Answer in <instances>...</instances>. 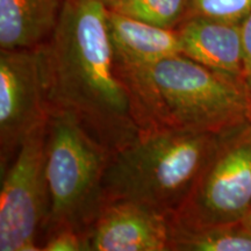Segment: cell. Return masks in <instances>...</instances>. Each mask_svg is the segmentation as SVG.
Listing matches in <instances>:
<instances>
[{
    "mask_svg": "<svg viewBox=\"0 0 251 251\" xmlns=\"http://www.w3.org/2000/svg\"><path fill=\"white\" fill-rule=\"evenodd\" d=\"M180 54L199 64L244 80L241 24L190 14L177 29Z\"/></svg>",
    "mask_w": 251,
    "mask_h": 251,
    "instance_id": "9",
    "label": "cell"
},
{
    "mask_svg": "<svg viewBox=\"0 0 251 251\" xmlns=\"http://www.w3.org/2000/svg\"><path fill=\"white\" fill-rule=\"evenodd\" d=\"M172 224L174 251H251V231L242 222L188 228Z\"/></svg>",
    "mask_w": 251,
    "mask_h": 251,
    "instance_id": "12",
    "label": "cell"
},
{
    "mask_svg": "<svg viewBox=\"0 0 251 251\" xmlns=\"http://www.w3.org/2000/svg\"><path fill=\"white\" fill-rule=\"evenodd\" d=\"M43 251H84L89 249L87 235L69 226H56L49 228Z\"/></svg>",
    "mask_w": 251,
    "mask_h": 251,
    "instance_id": "15",
    "label": "cell"
},
{
    "mask_svg": "<svg viewBox=\"0 0 251 251\" xmlns=\"http://www.w3.org/2000/svg\"><path fill=\"white\" fill-rule=\"evenodd\" d=\"M111 151L72 115L50 112L46 172L49 218L46 227L69 226L89 235L105 205L102 180Z\"/></svg>",
    "mask_w": 251,
    "mask_h": 251,
    "instance_id": "4",
    "label": "cell"
},
{
    "mask_svg": "<svg viewBox=\"0 0 251 251\" xmlns=\"http://www.w3.org/2000/svg\"><path fill=\"white\" fill-rule=\"evenodd\" d=\"M242 224L251 231V206H250L249 211H248V213H247V215L244 216V219L242 220Z\"/></svg>",
    "mask_w": 251,
    "mask_h": 251,
    "instance_id": "18",
    "label": "cell"
},
{
    "mask_svg": "<svg viewBox=\"0 0 251 251\" xmlns=\"http://www.w3.org/2000/svg\"><path fill=\"white\" fill-rule=\"evenodd\" d=\"M251 206V122L230 131L206 165L175 225L198 228L242 222Z\"/></svg>",
    "mask_w": 251,
    "mask_h": 251,
    "instance_id": "5",
    "label": "cell"
},
{
    "mask_svg": "<svg viewBox=\"0 0 251 251\" xmlns=\"http://www.w3.org/2000/svg\"><path fill=\"white\" fill-rule=\"evenodd\" d=\"M107 24L118 71L148 67L180 54L177 30L152 26L111 9Z\"/></svg>",
    "mask_w": 251,
    "mask_h": 251,
    "instance_id": "10",
    "label": "cell"
},
{
    "mask_svg": "<svg viewBox=\"0 0 251 251\" xmlns=\"http://www.w3.org/2000/svg\"><path fill=\"white\" fill-rule=\"evenodd\" d=\"M171 215L144 203L117 200L103 205L87 238L91 251H168Z\"/></svg>",
    "mask_w": 251,
    "mask_h": 251,
    "instance_id": "8",
    "label": "cell"
},
{
    "mask_svg": "<svg viewBox=\"0 0 251 251\" xmlns=\"http://www.w3.org/2000/svg\"><path fill=\"white\" fill-rule=\"evenodd\" d=\"M227 134L143 129L111 152L102 180L105 203L129 200L176 214Z\"/></svg>",
    "mask_w": 251,
    "mask_h": 251,
    "instance_id": "3",
    "label": "cell"
},
{
    "mask_svg": "<svg viewBox=\"0 0 251 251\" xmlns=\"http://www.w3.org/2000/svg\"><path fill=\"white\" fill-rule=\"evenodd\" d=\"M118 12L143 23L174 29L191 11V0H125L113 7Z\"/></svg>",
    "mask_w": 251,
    "mask_h": 251,
    "instance_id": "13",
    "label": "cell"
},
{
    "mask_svg": "<svg viewBox=\"0 0 251 251\" xmlns=\"http://www.w3.org/2000/svg\"><path fill=\"white\" fill-rule=\"evenodd\" d=\"M101 0H65L57 25L39 46L50 112L74 117L114 151L143 130L119 75Z\"/></svg>",
    "mask_w": 251,
    "mask_h": 251,
    "instance_id": "1",
    "label": "cell"
},
{
    "mask_svg": "<svg viewBox=\"0 0 251 251\" xmlns=\"http://www.w3.org/2000/svg\"><path fill=\"white\" fill-rule=\"evenodd\" d=\"M244 81H246V86H247L248 94H249V99H250V103H251V76L246 77Z\"/></svg>",
    "mask_w": 251,
    "mask_h": 251,
    "instance_id": "19",
    "label": "cell"
},
{
    "mask_svg": "<svg viewBox=\"0 0 251 251\" xmlns=\"http://www.w3.org/2000/svg\"><path fill=\"white\" fill-rule=\"evenodd\" d=\"M192 14L242 24L251 12V0H191Z\"/></svg>",
    "mask_w": 251,
    "mask_h": 251,
    "instance_id": "14",
    "label": "cell"
},
{
    "mask_svg": "<svg viewBox=\"0 0 251 251\" xmlns=\"http://www.w3.org/2000/svg\"><path fill=\"white\" fill-rule=\"evenodd\" d=\"M65 0H0V48L26 49L51 35Z\"/></svg>",
    "mask_w": 251,
    "mask_h": 251,
    "instance_id": "11",
    "label": "cell"
},
{
    "mask_svg": "<svg viewBox=\"0 0 251 251\" xmlns=\"http://www.w3.org/2000/svg\"><path fill=\"white\" fill-rule=\"evenodd\" d=\"M47 120L25 137L1 171L0 251H37L48 222L50 199L46 172Z\"/></svg>",
    "mask_w": 251,
    "mask_h": 251,
    "instance_id": "6",
    "label": "cell"
},
{
    "mask_svg": "<svg viewBox=\"0 0 251 251\" xmlns=\"http://www.w3.org/2000/svg\"><path fill=\"white\" fill-rule=\"evenodd\" d=\"M101 1L108 9H112L113 7H115V6L120 4V2L125 1V0H101Z\"/></svg>",
    "mask_w": 251,
    "mask_h": 251,
    "instance_id": "17",
    "label": "cell"
},
{
    "mask_svg": "<svg viewBox=\"0 0 251 251\" xmlns=\"http://www.w3.org/2000/svg\"><path fill=\"white\" fill-rule=\"evenodd\" d=\"M244 59V79L251 76V12L241 24Z\"/></svg>",
    "mask_w": 251,
    "mask_h": 251,
    "instance_id": "16",
    "label": "cell"
},
{
    "mask_svg": "<svg viewBox=\"0 0 251 251\" xmlns=\"http://www.w3.org/2000/svg\"><path fill=\"white\" fill-rule=\"evenodd\" d=\"M118 72L130 91L143 129L227 134L251 122L246 81L181 54Z\"/></svg>",
    "mask_w": 251,
    "mask_h": 251,
    "instance_id": "2",
    "label": "cell"
},
{
    "mask_svg": "<svg viewBox=\"0 0 251 251\" xmlns=\"http://www.w3.org/2000/svg\"><path fill=\"white\" fill-rule=\"evenodd\" d=\"M49 118L39 46L0 51V153L4 171L25 137Z\"/></svg>",
    "mask_w": 251,
    "mask_h": 251,
    "instance_id": "7",
    "label": "cell"
}]
</instances>
